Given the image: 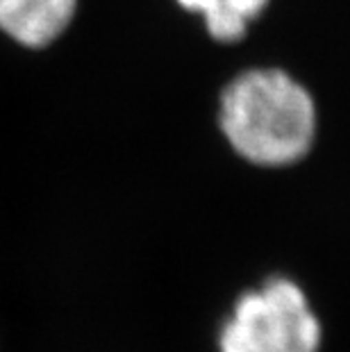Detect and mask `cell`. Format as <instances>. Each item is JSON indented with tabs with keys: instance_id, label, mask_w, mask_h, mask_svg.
Segmentation results:
<instances>
[{
	"instance_id": "6da1fadb",
	"label": "cell",
	"mask_w": 350,
	"mask_h": 352,
	"mask_svg": "<svg viewBox=\"0 0 350 352\" xmlns=\"http://www.w3.org/2000/svg\"><path fill=\"white\" fill-rule=\"evenodd\" d=\"M216 123L243 162L289 168L314 148L318 109L309 89L289 71L250 66L221 89Z\"/></svg>"
},
{
	"instance_id": "7a4b0ae2",
	"label": "cell",
	"mask_w": 350,
	"mask_h": 352,
	"mask_svg": "<svg viewBox=\"0 0 350 352\" xmlns=\"http://www.w3.org/2000/svg\"><path fill=\"white\" fill-rule=\"evenodd\" d=\"M323 325L292 277L275 275L237 298L219 329V352H318Z\"/></svg>"
},
{
	"instance_id": "3957f363",
	"label": "cell",
	"mask_w": 350,
	"mask_h": 352,
	"mask_svg": "<svg viewBox=\"0 0 350 352\" xmlns=\"http://www.w3.org/2000/svg\"><path fill=\"white\" fill-rule=\"evenodd\" d=\"M80 0H0V34L25 50H46L69 32Z\"/></svg>"
},
{
	"instance_id": "277c9868",
	"label": "cell",
	"mask_w": 350,
	"mask_h": 352,
	"mask_svg": "<svg viewBox=\"0 0 350 352\" xmlns=\"http://www.w3.org/2000/svg\"><path fill=\"white\" fill-rule=\"evenodd\" d=\"M184 12L200 16L216 43H237L250 32L271 0H175Z\"/></svg>"
}]
</instances>
